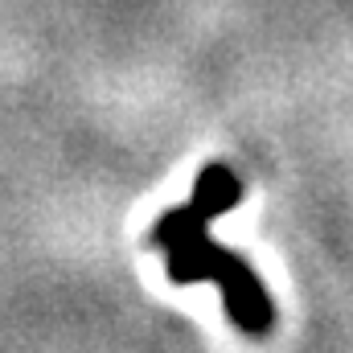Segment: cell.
Segmentation results:
<instances>
[{
  "mask_svg": "<svg viewBox=\"0 0 353 353\" xmlns=\"http://www.w3.org/2000/svg\"><path fill=\"white\" fill-rule=\"evenodd\" d=\"M239 201H243L239 173L226 161H210L197 173L193 197L161 214V222L148 234V247L165 251V271L173 283H218L230 325L243 329L247 337H267L275 325V304L267 300L259 275L247 259L210 239L214 218L230 214Z\"/></svg>",
  "mask_w": 353,
  "mask_h": 353,
  "instance_id": "6da1fadb",
  "label": "cell"
}]
</instances>
